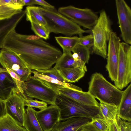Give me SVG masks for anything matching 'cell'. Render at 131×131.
I'll use <instances>...</instances> for the list:
<instances>
[{"label": "cell", "mask_w": 131, "mask_h": 131, "mask_svg": "<svg viewBox=\"0 0 131 131\" xmlns=\"http://www.w3.org/2000/svg\"><path fill=\"white\" fill-rule=\"evenodd\" d=\"M3 48L15 52L28 68L35 71L51 68L62 54L39 36L20 34L15 29L7 37Z\"/></svg>", "instance_id": "1"}, {"label": "cell", "mask_w": 131, "mask_h": 131, "mask_svg": "<svg viewBox=\"0 0 131 131\" xmlns=\"http://www.w3.org/2000/svg\"><path fill=\"white\" fill-rule=\"evenodd\" d=\"M88 92L100 102L118 107L123 91L107 81L101 74L95 72L91 76Z\"/></svg>", "instance_id": "2"}, {"label": "cell", "mask_w": 131, "mask_h": 131, "mask_svg": "<svg viewBox=\"0 0 131 131\" xmlns=\"http://www.w3.org/2000/svg\"><path fill=\"white\" fill-rule=\"evenodd\" d=\"M37 8L46 20V28L50 33L61 34L69 37L77 35L81 37L87 32L55 9H49L41 7H37Z\"/></svg>", "instance_id": "3"}, {"label": "cell", "mask_w": 131, "mask_h": 131, "mask_svg": "<svg viewBox=\"0 0 131 131\" xmlns=\"http://www.w3.org/2000/svg\"><path fill=\"white\" fill-rule=\"evenodd\" d=\"M56 105L60 109V121L75 117L103 118L99 107L82 104L60 93Z\"/></svg>", "instance_id": "4"}, {"label": "cell", "mask_w": 131, "mask_h": 131, "mask_svg": "<svg viewBox=\"0 0 131 131\" xmlns=\"http://www.w3.org/2000/svg\"><path fill=\"white\" fill-rule=\"evenodd\" d=\"M111 20L105 11L102 10L96 23L91 30L94 39L92 52L104 59L106 58L107 43L113 31Z\"/></svg>", "instance_id": "5"}, {"label": "cell", "mask_w": 131, "mask_h": 131, "mask_svg": "<svg viewBox=\"0 0 131 131\" xmlns=\"http://www.w3.org/2000/svg\"><path fill=\"white\" fill-rule=\"evenodd\" d=\"M22 88L27 97L36 98L51 105H56L57 92L39 79L30 76L27 80L23 82Z\"/></svg>", "instance_id": "6"}, {"label": "cell", "mask_w": 131, "mask_h": 131, "mask_svg": "<svg viewBox=\"0 0 131 131\" xmlns=\"http://www.w3.org/2000/svg\"><path fill=\"white\" fill-rule=\"evenodd\" d=\"M58 12L80 26L91 30L97 21V15L91 9L72 6L59 8Z\"/></svg>", "instance_id": "7"}, {"label": "cell", "mask_w": 131, "mask_h": 131, "mask_svg": "<svg viewBox=\"0 0 131 131\" xmlns=\"http://www.w3.org/2000/svg\"><path fill=\"white\" fill-rule=\"evenodd\" d=\"M131 81V46L124 42L120 44L117 78L115 86L121 90Z\"/></svg>", "instance_id": "8"}, {"label": "cell", "mask_w": 131, "mask_h": 131, "mask_svg": "<svg viewBox=\"0 0 131 131\" xmlns=\"http://www.w3.org/2000/svg\"><path fill=\"white\" fill-rule=\"evenodd\" d=\"M24 99L17 88L13 89L9 96L5 100L6 114L23 127L25 113Z\"/></svg>", "instance_id": "9"}, {"label": "cell", "mask_w": 131, "mask_h": 131, "mask_svg": "<svg viewBox=\"0 0 131 131\" xmlns=\"http://www.w3.org/2000/svg\"><path fill=\"white\" fill-rule=\"evenodd\" d=\"M107 64L106 68L111 80L114 82L117 79L118 54L121 39L116 33L112 31L108 42Z\"/></svg>", "instance_id": "10"}, {"label": "cell", "mask_w": 131, "mask_h": 131, "mask_svg": "<svg viewBox=\"0 0 131 131\" xmlns=\"http://www.w3.org/2000/svg\"><path fill=\"white\" fill-rule=\"evenodd\" d=\"M115 3L122 38L125 42L130 45L131 8L124 0H116Z\"/></svg>", "instance_id": "11"}, {"label": "cell", "mask_w": 131, "mask_h": 131, "mask_svg": "<svg viewBox=\"0 0 131 131\" xmlns=\"http://www.w3.org/2000/svg\"><path fill=\"white\" fill-rule=\"evenodd\" d=\"M36 115L43 131H51L60 122V109L56 105L37 111Z\"/></svg>", "instance_id": "12"}, {"label": "cell", "mask_w": 131, "mask_h": 131, "mask_svg": "<svg viewBox=\"0 0 131 131\" xmlns=\"http://www.w3.org/2000/svg\"><path fill=\"white\" fill-rule=\"evenodd\" d=\"M26 10H22L9 19L0 20V48L2 49L5 40L9 33L15 29L26 14Z\"/></svg>", "instance_id": "13"}, {"label": "cell", "mask_w": 131, "mask_h": 131, "mask_svg": "<svg viewBox=\"0 0 131 131\" xmlns=\"http://www.w3.org/2000/svg\"><path fill=\"white\" fill-rule=\"evenodd\" d=\"M80 103L99 107V103L88 92H84L64 88L57 91Z\"/></svg>", "instance_id": "14"}, {"label": "cell", "mask_w": 131, "mask_h": 131, "mask_svg": "<svg viewBox=\"0 0 131 131\" xmlns=\"http://www.w3.org/2000/svg\"><path fill=\"white\" fill-rule=\"evenodd\" d=\"M22 0H0V20L9 19L22 10Z\"/></svg>", "instance_id": "15"}, {"label": "cell", "mask_w": 131, "mask_h": 131, "mask_svg": "<svg viewBox=\"0 0 131 131\" xmlns=\"http://www.w3.org/2000/svg\"><path fill=\"white\" fill-rule=\"evenodd\" d=\"M117 115L122 120L131 121V84L124 91L118 107Z\"/></svg>", "instance_id": "16"}, {"label": "cell", "mask_w": 131, "mask_h": 131, "mask_svg": "<svg viewBox=\"0 0 131 131\" xmlns=\"http://www.w3.org/2000/svg\"><path fill=\"white\" fill-rule=\"evenodd\" d=\"M92 121V119L88 118L72 117L60 122L51 131H76L81 126Z\"/></svg>", "instance_id": "17"}, {"label": "cell", "mask_w": 131, "mask_h": 131, "mask_svg": "<svg viewBox=\"0 0 131 131\" xmlns=\"http://www.w3.org/2000/svg\"><path fill=\"white\" fill-rule=\"evenodd\" d=\"M32 73L34 74L33 77L39 79L46 85L56 92L58 90L64 88L82 91L81 88L76 85L68 82H63L48 76L40 74L36 71H32Z\"/></svg>", "instance_id": "18"}, {"label": "cell", "mask_w": 131, "mask_h": 131, "mask_svg": "<svg viewBox=\"0 0 131 131\" xmlns=\"http://www.w3.org/2000/svg\"><path fill=\"white\" fill-rule=\"evenodd\" d=\"M0 62L3 67L5 69H10L12 66L14 64H18L24 67H27L25 63L15 52L4 48H2L0 51Z\"/></svg>", "instance_id": "19"}, {"label": "cell", "mask_w": 131, "mask_h": 131, "mask_svg": "<svg viewBox=\"0 0 131 131\" xmlns=\"http://www.w3.org/2000/svg\"><path fill=\"white\" fill-rule=\"evenodd\" d=\"M17 88L7 71L0 72V98L5 100L9 96L12 89Z\"/></svg>", "instance_id": "20"}, {"label": "cell", "mask_w": 131, "mask_h": 131, "mask_svg": "<svg viewBox=\"0 0 131 131\" xmlns=\"http://www.w3.org/2000/svg\"><path fill=\"white\" fill-rule=\"evenodd\" d=\"M59 71L66 82L75 83L84 76L87 69V68L78 67Z\"/></svg>", "instance_id": "21"}, {"label": "cell", "mask_w": 131, "mask_h": 131, "mask_svg": "<svg viewBox=\"0 0 131 131\" xmlns=\"http://www.w3.org/2000/svg\"><path fill=\"white\" fill-rule=\"evenodd\" d=\"M36 111L28 106L25 110L24 127L27 131H43L36 115Z\"/></svg>", "instance_id": "22"}, {"label": "cell", "mask_w": 131, "mask_h": 131, "mask_svg": "<svg viewBox=\"0 0 131 131\" xmlns=\"http://www.w3.org/2000/svg\"><path fill=\"white\" fill-rule=\"evenodd\" d=\"M78 67L86 68V66H83L74 60L71 51H65L63 52L53 67L59 70Z\"/></svg>", "instance_id": "23"}, {"label": "cell", "mask_w": 131, "mask_h": 131, "mask_svg": "<svg viewBox=\"0 0 131 131\" xmlns=\"http://www.w3.org/2000/svg\"><path fill=\"white\" fill-rule=\"evenodd\" d=\"M55 38L57 42L62 49L63 52L72 51L78 44L80 40V37L77 36H57L55 37Z\"/></svg>", "instance_id": "24"}, {"label": "cell", "mask_w": 131, "mask_h": 131, "mask_svg": "<svg viewBox=\"0 0 131 131\" xmlns=\"http://www.w3.org/2000/svg\"><path fill=\"white\" fill-rule=\"evenodd\" d=\"M7 114L0 119V131H27Z\"/></svg>", "instance_id": "25"}, {"label": "cell", "mask_w": 131, "mask_h": 131, "mask_svg": "<svg viewBox=\"0 0 131 131\" xmlns=\"http://www.w3.org/2000/svg\"><path fill=\"white\" fill-rule=\"evenodd\" d=\"M99 108L102 116L105 120L108 122L116 120L117 114V106L100 102Z\"/></svg>", "instance_id": "26"}, {"label": "cell", "mask_w": 131, "mask_h": 131, "mask_svg": "<svg viewBox=\"0 0 131 131\" xmlns=\"http://www.w3.org/2000/svg\"><path fill=\"white\" fill-rule=\"evenodd\" d=\"M26 19L30 22L31 29L36 35L45 40L49 38L50 33L45 27L31 16L26 15Z\"/></svg>", "instance_id": "27"}, {"label": "cell", "mask_w": 131, "mask_h": 131, "mask_svg": "<svg viewBox=\"0 0 131 131\" xmlns=\"http://www.w3.org/2000/svg\"><path fill=\"white\" fill-rule=\"evenodd\" d=\"M90 49L85 46L78 45L72 51L77 54L78 62L83 65L88 63L90 55Z\"/></svg>", "instance_id": "28"}, {"label": "cell", "mask_w": 131, "mask_h": 131, "mask_svg": "<svg viewBox=\"0 0 131 131\" xmlns=\"http://www.w3.org/2000/svg\"><path fill=\"white\" fill-rule=\"evenodd\" d=\"M10 69L17 74L22 81L27 80L32 73V70L28 67L18 64L13 65Z\"/></svg>", "instance_id": "29"}, {"label": "cell", "mask_w": 131, "mask_h": 131, "mask_svg": "<svg viewBox=\"0 0 131 131\" xmlns=\"http://www.w3.org/2000/svg\"><path fill=\"white\" fill-rule=\"evenodd\" d=\"M25 10L26 15L33 17L37 21L46 27V22L38 10L37 6H28L26 7Z\"/></svg>", "instance_id": "30"}, {"label": "cell", "mask_w": 131, "mask_h": 131, "mask_svg": "<svg viewBox=\"0 0 131 131\" xmlns=\"http://www.w3.org/2000/svg\"><path fill=\"white\" fill-rule=\"evenodd\" d=\"M36 71L40 74L48 76L63 82H66L60 74L59 71L54 67L48 70H39Z\"/></svg>", "instance_id": "31"}, {"label": "cell", "mask_w": 131, "mask_h": 131, "mask_svg": "<svg viewBox=\"0 0 131 131\" xmlns=\"http://www.w3.org/2000/svg\"><path fill=\"white\" fill-rule=\"evenodd\" d=\"M91 123L99 131H109L110 122L106 121L103 118H92Z\"/></svg>", "instance_id": "32"}, {"label": "cell", "mask_w": 131, "mask_h": 131, "mask_svg": "<svg viewBox=\"0 0 131 131\" xmlns=\"http://www.w3.org/2000/svg\"><path fill=\"white\" fill-rule=\"evenodd\" d=\"M6 69L13 80L20 93L24 99L26 98L27 96L25 94L22 88L23 83L24 81H22L19 77L11 69L8 68Z\"/></svg>", "instance_id": "33"}, {"label": "cell", "mask_w": 131, "mask_h": 131, "mask_svg": "<svg viewBox=\"0 0 131 131\" xmlns=\"http://www.w3.org/2000/svg\"><path fill=\"white\" fill-rule=\"evenodd\" d=\"M25 106L35 107L40 110H42L47 106V104L42 101L34 100L32 98L27 97L24 99Z\"/></svg>", "instance_id": "34"}, {"label": "cell", "mask_w": 131, "mask_h": 131, "mask_svg": "<svg viewBox=\"0 0 131 131\" xmlns=\"http://www.w3.org/2000/svg\"><path fill=\"white\" fill-rule=\"evenodd\" d=\"M79 37V45L86 47L89 49L93 46L94 39L92 34L84 36H82Z\"/></svg>", "instance_id": "35"}, {"label": "cell", "mask_w": 131, "mask_h": 131, "mask_svg": "<svg viewBox=\"0 0 131 131\" xmlns=\"http://www.w3.org/2000/svg\"><path fill=\"white\" fill-rule=\"evenodd\" d=\"M116 121L120 131H131V122L122 120L117 115Z\"/></svg>", "instance_id": "36"}, {"label": "cell", "mask_w": 131, "mask_h": 131, "mask_svg": "<svg viewBox=\"0 0 131 131\" xmlns=\"http://www.w3.org/2000/svg\"><path fill=\"white\" fill-rule=\"evenodd\" d=\"M76 131H99L91 122L81 126Z\"/></svg>", "instance_id": "37"}, {"label": "cell", "mask_w": 131, "mask_h": 131, "mask_svg": "<svg viewBox=\"0 0 131 131\" xmlns=\"http://www.w3.org/2000/svg\"><path fill=\"white\" fill-rule=\"evenodd\" d=\"M36 5H38L42 6V7L49 9H55L54 7L43 0H35Z\"/></svg>", "instance_id": "38"}, {"label": "cell", "mask_w": 131, "mask_h": 131, "mask_svg": "<svg viewBox=\"0 0 131 131\" xmlns=\"http://www.w3.org/2000/svg\"><path fill=\"white\" fill-rule=\"evenodd\" d=\"M6 114L5 100L0 98V119Z\"/></svg>", "instance_id": "39"}, {"label": "cell", "mask_w": 131, "mask_h": 131, "mask_svg": "<svg viewBox=\"0 0 131 131\" xmlns=\"http://www.w3.org/2000/svg\"><path fill=\"white\" fill-rule=\"evenodd\" d=\"M109 131H120L116 120L110 122Z\"/></svg>", "instance_id": "40"}, {"label": "cell", "mask_w": 131, "mask_h": 131, "mask_svg": "<svg viewBox=\"0 0 131 131\" xmlns=\"http://www.w3.org/2000/svg\"><path fill=\"white\" fill-rule=\"evenodd\" d=\"M24 6H31L33 5H36L35 0H22Z\"/></svg>", "instance_id": "41"}, {"label": "cell", "mask_w": 131, "mask_h": 131, "mask_svg": "<svg viewBox=\"0 0 131 131\" xmlns=\"http://www.w3.org/2000/svg\"><path fill=\"white\" fill-rule=\"evenodd\" d=\"M7 72L6 69L3 68H0V72Z\"/></svg>", "instance_id": "42"}, {"label": "cell", "mask_w": 131, "mask_h": 131, "mask_svg": "<svg viewBox=\"0 0 131 131\" xmlns=\"http://www.w3.org/2000/svg\"><path fill=\"white\" fill-rule=\"evenodd\" d=\"M3 68V66L2 65L1 63L0 62V68Z\"/></svg>", "instance_id": "43"}, {"label": "cell", "mask_w": 131, "mask_h": 131, "mask_svg": "<svg viewBox=\"0 0 131 131\" xmlns=\"http://www.w3.org/2000/svg\"></svg>", "instance_id": "44"}]
</instances>
